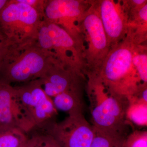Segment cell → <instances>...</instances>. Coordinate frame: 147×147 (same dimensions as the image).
Returning <instances> with one entry per match:
<instances>
[{"label": "cell", "mask_w": 147, "mask_h": 147, "mask_svg": "<svg viewBox=\"0 0 147 147\" xmlns=\"http://www.w3.org/2000/svg\"><path fill=\"white\" fill-rule=\"evenodd\" d=\"M136 44L127 38L112 47L95 76L111 94L128 98L143 85L132 63Z\"/></svg>", "instance_id": "1"}, {"label": "cell", "mask_w": 147, "mask_h": 147, "mask_svg": "<svg viewBox=\"0 0 147 147\" xmlns=\"http://www.w3.org/2000/svg\"><path fill=\"white\" fill-rule=\"evenodd\" d=\"M55 61L35 40L13 44L0 64V83L26 84L40 79Z\"/></svg>", "instance_id": "2"}, {"label": "cell", "mask_w": 147, "mask_h": 147, "mask_svg": "<svg viewBox=\"0 0 147 147\" xmlns=\"http://www.w3.org/2000/svg\"><path fill=\"white\" fill-rule=\"evenodd\" d=\"M87 78L93 126L109 133L126 135L127 98L111 94L96 78Z\"/></svg>", "instance_id": "3"}, {"label": "cell", "mask_w": 147, "mask_h": 147, "mask_svg": "<svg viewBox=\"0 0 147 147\" xmlns=\"http://www.w3.org/2000/svg\"><path fill=\"white\" fill-rule=\"evenodd\" d=\"M35 40L42 51L66 68L84 74L83 47L62 27L43 20Z\"/></svg>", "instance_id": "4"}, {"label": "cell", "mask_w": 147, "mask_h": 147, "mask_svg": "<svg viewBox=\"0 0 147 147\" xmlns=\"http://www.w3.org/2000/svg\"><path fill=\"white\" fill-rule=\"evenodd\" d=\"M84 49V72L87 76H95L110 50L107 36L99 14L91 5L78 24Z\"/></svg>", "instance_id": "5"}, {"label": "cell", "mask_w": 147, "mask_h": 147, "mask_svg": "<svg viewBox=\"0 0 147 147\" xmlns=\"http://www.w3.org/2000/svg\"><path fill=\"white\" fill-rule=\"evenodd\" d=\"M43 20L40 12L20 0L9 1L0 13V29L12 44L35 40Z\"/></svg>", "instance_id": "6"}, {"label": "cell", "mask_w": 147, "mask_h": 147, "mask_svg": "<svg viewBox=\"0 0 147 147\" xmlns=\"http://www.w3.org/2000/svg\"><path fill=\"white\" fill-rule=\"evenodd\" d=\"M14 88L17 98L34 127L42 128L54 121L57 110L38 79Z\"/></svg>", "instance_id": "7"}, {"label": "cell", "mask_w": 147, "mask_h": 147, "mask_svg": "<svg viewBox=\"0 0 147 147\" xmlns=\"http://www.w3.org/2000/svg\"><path fill=\"white\" fill-rule=\"evenodd\" d=\"M92 1L50 0L43 1V20L62 27L76 41L83 45L78 24L91 5Z\"/></svg>", "instance_id": "8"}, {"label": "cell", "mask_w": 147, "mask_h": 147, "mask_svg": "<svg viewBox=\"0 0 147 147\" xmlns=\"http://www.w3.org/2000/svg\"><path fill=\"white\" fill-rule=\"evenodd\" d=\"M43 129L61 147H89L94 136V127L83 114L68 115L61 121L53 122Z\"/></svg>", "instance_id": "9"}, {"label": "cell", "mask_w": 147, "mask_h": 147, "mask_svg": "<svg viewBox=\"0 0 147 147\" xmlns=\"http://www.w3.org/2000/svg\"><path fill=\"white\" fill-rule=\"evenodd\" d=\"M107 36L110 49L126 38L129 17L122 1H93Z\"/></svg>", "instance_id": "10"}, {"label": "cell", "mask_w": 147, "mask_h": 147, "mask_svg": "<svg viewBox=\"0 0 147 147\" xmlns=\"http://www.w3.org/2000/svg\"><path fill=\"white\" fill-rule=\"evenodd\" d=\"M34 127L17 98L14 87L0 83V132L18 128L28 134Z\"/></svg>", "instance_id": "11"}, {"label": "cell", "mask_w": 147, "mask_h": 147, "mask_svg": "<svg viewBox=\"0 0 147 147\" xmlns=\"http://www.w3.org/2000/svg\"><path fill=\"white\" fill-rule=\"evenodd\" d=\"M85 75L55 62L39 80L46 94L51 98L63 92L84 89Z\"/></svg>", "instance_id": "12"}, {"label": "cell", "mask_w": 147, "mask_h": 147, "mask_svg": "<svg viewBox=\"0 0 147 147\" xmlns=\"http://www.w3.org/2000/svg\"><path fill=\"white\" fill-rule=\"evenodd\" d=\"M83 89L65 92L52 98L57 110L67 113L68 115L83 114Z\"/></svg>", "instance_id": "13"}, {"label": "cell", "mask_w": 147, "mask_h": 147, "mask_svg": "<svg viewBox=\"0 0 147 147\" xmlns=\"http://www.w3.org/2000/svg\"><path fill=\"white\" fill-rule=\"evenodd\" d=\"M129 105L126 118L139 126H147V103L130 96L128 98Z\"/></svg>", "instance_id": "14"}, {"label": "cell", "mask_w": 147, "mask_h": 147, "mask_svg": "<svg viewBox=\"0 0 147 147\" xmlns=\"http://www.w3.org/2000/svg\"><path fill=\"white\" fill-rule=\"evenodd\" d=\"M94 127V136L89 147H123L127 136L109 133Z\"/></svg>", "instance_id": "15"}, {"label": "cell", "mask_w": 147, "mask_h": 147, "mask_svg": "<svg viewBox=\"0 0 147 147\" xmlns=\"http://www.w3.org/2000/svg\"><path fill=\"white\" fill-rule=\"evenodd\" d=\"M146 45H135L132 63L143 84L147 83V51Z\"/></svg>", "instance_id": "16"}, {"label": "cell", "mask_w": 147, "mask_h": 147, "mask_svg": "<svg viewBox=\"0 0 147 147\" xmlns=\"http://www.w3.org/2000/svg\"><path fill=\"white\" fill-rule=\"evenodd\" d=\"M28 134L14 128L0 132V147H18L28 140Z\"/></svg>", "instance_id": "17"}, {"label": "cell", "mask_w": 147, "mask_h": 147, "mask_svg": "<svg viewBox=\"0 0 147 147\" xmlns=\"http://www.w3.org/2000/svg\"><path fill=\"white\" fill-rule=\"evenodd\" d=\"M29 132V147H61L57 141L45 129L34 127Z\"/></svg>", "instance_id": "18"}, {"label": "cell", "mask_w": 147, "mask_h": 147, "mask_svg": "<svg viewBox=\"0 0 147 147\" xmlns=\"http://www.w3.org/2000/svg\"><path fill=\"white\" fill-rule=\"evenodd\" d=\"M124 147H147V133L146 131H134L127 136Z\"/></svg>", "instance_id": "19"}, {"label": "cell", "mask_w": 147, "mask_h": 147, "mask_svg": "<svg viewBox=\"0 0 147 147\" xmlns=\"http://www.w3.org/2000/svg\"><path fill=\"white\" fill-rule=\"evenodd\" d=\"M11 44L7 37L0 29V64L5 57Z\"/></svg>", "instance_id": "20"}, {"label": "cell", "mask_w": 147, "mask_h": 147, "mask_svg": "<svg viewBox=\"0 0 147 147\" xmlns=\"http://www.w3.org/2000/svg\"><path fill=\"white\" fill-rule=\"evenodd\" d=\"M9 0H0V13L8 3Z\"/></svg>", "instance_id": "21"}, {"label": "cell", "mask_w": 147, "mask_h": 147, "mask_svg": "<svg viewBox=\"0 0 147 147\" xmlns=\"http://www.w3.org/2000/svg\"><path fill=\"white\" fill-rule=\"evenodd\" d=\"M18 147H29L28 138V140H27L26 142H25L24 144H23L21 145V146Z\"/></svg>", "instance_id": "22"}, {"label": "cell", "mask_w": 147, "mask_h": 147, "mask_svg": "<svg viewBox=\"0 0 147 147\" xmlns=\"http://www.w3.org/2000/svg\"><path fill=\"white\" fill-rule=\"evenodd\" d=\"M123 147H124L123 146Z\"/></svg>", "instance_id": "23"}]
</instances>
